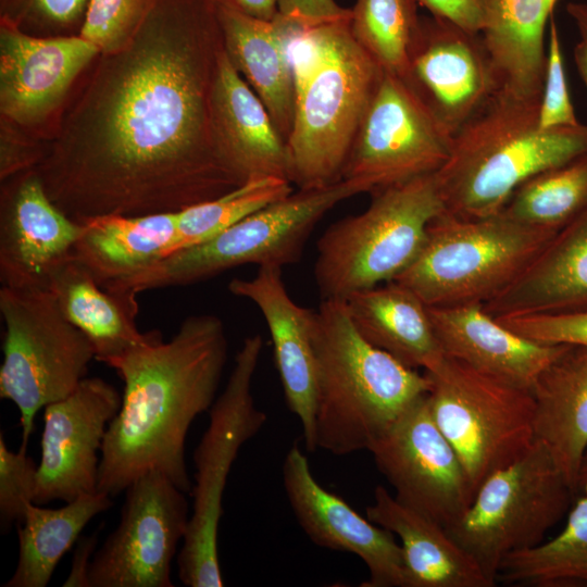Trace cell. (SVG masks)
I'll return each mask as SVG.
<instances>
[{
    "label": "cell",
    "mask_w": 587,
    "mask_h": 587,
    "mask_svg": "<svg viewBox=\"0 0 587 587\" xmlns=\"http://www.w3.org/2000/svg\"><path fill=\"white\" fill-rule=\"evenodd\" d=\"M224 36L215 0H152L134 38L77 78L34 168L82 223L179 212L240 186L215 143L211 100Z\"/></svg>",
    "instance_id": "6da1fadb"
},
{
    "label": "cell",
    "mask_w": 587,
    "mask_h": 587,
    "mask_svg": "<svg viewBox=\"0 0 587 587\" xmlns=\"http://www.w3.org/2000/svg\"><path fill=\"white\" fill-rule=\"evenodd\" d=\"M226 360L223 321L198 314L185 319L168 341L154 330L104 362L124 388L100 452L99 492L113 498L140 475L158 471L190 494L186 437L192 421L213 405Z\"/></svg>",
    "instance_id": "7a4b0ae2"
},
{
    "label": "cell",
    "mask_w": 587,
    "mask_h": 587,
    "mask_svg": "<svg viewBox=\"0 0 587 587\" xmlns=\"http://www.w3.org/2000/svg\"><path fill=\"white\" fill-rule=\"evenodd\" d=\"M296 88L286 141L289 180L299 189L342 179L353 140L383 75L357 43L350 18L299 25L288 43Z\"/></svg>",
    "instance_id": "3957f363"
},
{
    "label": "cell",
    "mask_w": 587,
    "mask_h": 587,
    "mask_svg": "<svg viewBox=\"0 0 587 587\" xmlns=\"http://www.w3.org/2000/svg\"><path fill=\"white\" fill-rule=\"evenodd\" d=\"M539 102L500 89L452 136L435 173L445 212L496 215L526 179L587 154V125L541 129Z\"/></svg>",
    "instance_id": "277c9868"
},
{
    "label": "cell",
    "mask_w": 587,
    "mask_h": 587,
    "mask_svg": "<svg viewBox=\"0 0 587 587\" xmlns=\"http://www.w3.org/2000/svg\"><path fill=\"white\" fill-rule=\"evenodd\" d=\"M315 446L335 455L369 450L428 394L425 372L373 346L357 330L344 299L316 311Z\"/></svg>",
    "instance_id": "5b68a950"
},
{
    "label": "cell",
    "mask_w": 587,
    "mask_h": 587,
    "mask_svg": "<svg viewBox=\"0 0 587 587\" xmlns=\"http://www.w3.org/2000/svg\"><path fill=\"white\" fill-rule=\"evenodd\" d=\"M372 190L367 182L358 178L298 189L210 239L179 249L107 288L137 296L141 291L203 282L246 264L282 268L301 258L309 236L326 212L342 200Z\"/></svg>",
    "instance_id": "8992f818"
},
{
    "label": "cell",
    "mask_w": 587,
    "mask_h": 587,
    "mask_svg": "<svg viewBox=\"0 0 587 587\" xmlns=\"http://www.w3.org/2000/svg\"><path fill=\"white\" fill-rule=\"evenodd\" d=\"M372 195L362 213L335 222L317 241L314 278L322 299H345L394 280L419 255L429 223L445 211L435 173Z\"/></svg>",
    "instance_id": "52a82bcc"
},
{
    "label": "cell",
    "mask_w": 587,
    "mask_h": 587,
    "mask_svg": "<svg viewBox=\"0 0 587 587\" xmlns=\"http://www.w3.org/2000/svg\"><path fill=\"white\" fill-rule=\"evenodd\" d=\"M558 232L501 213L464 220L444 211L429 223L419 255L394 280L427 307L485 304L509 287Z\"/></svg>",
    "instance_id": "ba28073f"
},
{
    "label": "cell",
    "mask_w": 587,
    "mask_h": 587,
    "mask_svg": "<svg viewBox=\"0 0 587 587\" xmlns=\"http://www.w3.org/2000/svg\"><path fill=\"white\" fill-rule=\"evenodd\" d=\"M262 348L259 334L243 339L226 386L209 410V426L193 451L192 510L176 558L178 577L188 587L224 586L217 549L224 489L240 448L267 420L252 396Z\"/></svg>",
    "instance_id": "9c48e42d"
},
{
    "label": "cell",
    "mask_w": 587,
    "mask_h": 587,
    "mask_svg": "<svg viewBox=\"0 0 587 587\" xmlns=\"http://www.w3.org/2000/svg\"><path fill=\"white\" fill-rule=\"evenodd\" d=\"M0 313L4 323L0 398L18 409L21 446L27 448L37 412L71 395L87 377L96 353L47 288L1 286Z\"/></svg>",
    "instance_id": "30bf717a"
},
{
    "label": "cell",
    "mask_w": 587,
    "mask_h": 587,
    "mask_svg": "<svg viewBox=\"0 0 587 587\" xmlns=\"http://www.w3.org/2000/svg\"><path fill=\"white\" fill-rule=\"evenodd\" d=\"M425 374L430 382V413L475 491L535 441L530 389L497 379L446 354Z\"/></svg>",
    "instance_id": "8fae6325"
},
{
    "label": "cell",
    "mask_w": 587,
    "mask_h": 587,
    "mask_svg": "<svg viewBox=\"0 0 587 587\" xmlns=\"http://www.w3.org/2000/svg\"><path fill=\"white\" fill-rule=\"evenodd\" d=\"M574 496L547 448L535 440L519 459L490 474L463 516L446 529L496 585L501 561L541 544Z\"/></svg>",
    "instance_id": "7c38bea8"
},
{
    "label": "cell",
    "mask_w": 587,
    "mask_h": 587,
    "mask_svg": "<svg viewBox=\"0 0 587 587\" xmlns=\"http://www.w3.org/2000/svg\"><path fill=\"white\" fill-rule=\"evenodd\" d=\"M125 491L117 527L92 555L89 587H173L172 562L190 516L186 492L158 471Z\"/></svg>",
    "instance_id": "4fadbf2b"
},
{
    "label": "cell",
    "mask_w": 587,
    "mask_h": 587,
    "mask_svg": "<svg viewBox=\"0 0 587 587\" xmlns=\"http://www.w3.org/2000/svg\"><path fill=\"white\" fill-rule=\"evenodd\" d=\"M451 139L401 77L383 72L342 178L363 179L374 192L434 174L448 160Z\"/></svg>",
    "instance_id": "5bb4252c"
},
{
    "label": "cell",
    "mask_w": 587,
    "mask_h": 587,
    "mask_svg": "<svg viewBox=\"0 0 587 587\" xmlns=\"http://www.w3.org/2000/svg\"><path fill=\"white\" fill-rule=\"evenodd\" d=\"M427 395L401 414L369 451L399 502L448 528L463 516L476 491L436 424Z\"/></svg>",
    "instance_id": "9a60e30c"
},
{
    "label": "cell",
    "mask_w": 587,
    "mask_h": 587,
    "mask_svg": "<svg viewBox=\"0 0 587 587\" xmlns=\"http://www.w3.org/2000/svg\"><path fill=\"white\" fill-rule=\"evenodd\" d=\"M452 137L500 89L482 35L439 16H421L401 77Z\"/></svg>",
    "instance_id": "2e32d148"
},
{
    "label": "cell",
    "mask_w": 587,
    "mask_h": 587,
    "mask_svg": "<svg viewBox=\"0 0 587 587\" xmlns=\"http://www.w3.org/2000/svg\"><path fill=\"white\" fill-rule=\"evenodd\" d=\"M121 402L112 384L86 377L66 398L43 408L34 503H66L98 492V452Z\"/></svg>",
    "instance_id": "e0dca14e"
},
{
    "label": "cell",
    "mask_w": 587,
    "mask_h": 587,
    "mask_svg": "<svg viewBox=\"0 0 587 587\" xmlns=\"http://www.w3.org/2000/svg\"><path fill=\"white\" fill-rule=\"evenodd\" d=\"M99 50L79 35L37 37L0 21V112L23 130L58 116Z\"/></svg>",
    "instance_id": "ac0fdd59"
},
{
    "label": "cell",
    "mask_w": 587,
    "mask_h": 587,
    "mask_svg": "<svg viewBox=\"0 0 587 587\" xmlns=\"http://www.w3.org/2000/svg\"><path fill=\"white\" fill-rule=\"evenodd\" d=\"M283 483L299 525L315 545L353 553L364 562L369 578L362 587H407L396 536L321 486L297 442L285 455Z\"/></svg>",
    "instance_id": "d6986e66"
},
{
    "label": "cell",
    "mask_w": 587,
    "mask_h": 587,
    "mask_svg": "<svg viewBox=\"0 0 587 587\" xmlns=\"http://www.w3.org/2000/svg\"><path fill=\"white\" fill-rule=\"evenodd\" d=\"M1 183V286L47 288L53 268L72 257L83 224L52 202L34 168Z\"/></svg>",
    "instance_id": "ffe728a7"
},
{
    "label": "cell",
    "mask_w": 587,
    "mask_h": 587,
    "mask_svg": "<svg viewBox=\"0 0 587 587\" xmlns=\"http://www.w3.org/2000/svg\"><path fill=\"white\" fill-rule=\"evenodd\" d=\"M228 290L250 300L261 311L271 334L287 407L301 424L305 449L316 451V311L301 307L290 298L280 267L263 266L252 278H234Z\"/></svg>",
    "instance_id": "44dd1931"
},
{
    "label": "cell",
    "mask_w": 587,
    "mask_h": 587,
    "mask_svg": "<svg viewBox=\"0 0 587 587\" xmlns=\"http://www.w3.org/2000/svg\"><path fill=\"white\" fill-rule=\"evenodd\" d=\"M446 355L502 382L530 389L567 345L542 344L516 334L483 303L427 307Z\"/></svg>",
    "instance_id": "7402d4cb"
},
{
    "label": "cell",
    "mask_w": 587,
    "mask_h": 587,
    "mask_svg": "<svg viewBox=\"0 0 587 587\" xmlns=\"http://www.w3.org/2000/svg\"><path fill=\"white\" fill-rule=\"evenodd\" d=\"M211 121L217 149L241 183L264 176L289 180L286 141L225 49L212 91Z\"/></svg>",
    "instance_id": "603a6c76"
},
{
    "label": "cell",
    "mask_w": 587,
    "mask_h": 587,
    "mask_svg": "<svg viewBox=\"0 0 587 587\" xmlns=\"http://www.w3.org/2000/svg\"><path fill=\"white\" fill-rule=\"evenodd\" d=\"M226 55L268 111L285 141L292 130L296 88L289 39L299 23L262 21L218 5Z\"/></svg>",
    "instance_id": "cb8c5ba5"
},
{
    "label": "cell",
    "mask_w": 587,
    "mask_h": 587,
    "mask_svg": "<svg viewBox=\"0 0 587 587\" xmlns=\"http://www.w3.org/2000/svg\"><path fill=\"white\" fill-rule=\"evenodd\" d=\"M484 308L495 319L587 310V210Z\"/></svg>",
    "instance_id": "d4e9b609"
},
{
    "label": "cell",
    "mask_w": 587,
    "mask_h": 587,
    "mask_svg": "<svg viewBox=\"0 0 587 587\" xmlns=\"http://www.w3.org/2000/svg\"><path fill=\"white\" fill-rule=\"evenodd\" d=\"M366 517L399 538L407 587L495 586L442 525L402 504L385 487L375 488Z\"/></svg>",
    "instance_id": "484cf974"
},
{
    "label": "cell",
    "mask_w": 587,
    "mask_h": 587,
    "mask_svg": "<svg viewBox=\"0 0 587 587\" xmlns=\"http://www.w3.org/2000/svg\"><path fill=\"white\" fill-rule=\"evenodd\" d=\"M82 224L72 255L102 287L135 276L180 249L177 212L107 214Z\"/></svg>",
    "instance_id": "4316f807"
},
{
    "label": "cell",
    "mask_w": 587,
    "mask_h": 587,
    "mask_svg": "<svg viewBox=\"0 0 587 587\" xmlns=\"http://www.w3.org/2000/svg\"><path fill=\"white\" fill-rule=\"evenodd\" d=\"M534 434L577 496L587 449V347L570 346L542 371L532 388Z\"/></svg>",
    "instance_id": "83f0119b"
},
{
    "label": "cell",
    "mask_w": 587,
    "mask_h": 587,
    "mask_svg": "<svg viewBox=\"0 0 587 587\" xmlns=\"http://www.w3.org/2000/svg\"><path fill=\"white\" fill-rule=\"evenodd\" d=\"M344 301L362 337L407 366L425 372L445 357L427 305L408 287L391 280Z\"/></svg>",
    "instance_id": "f1b7e54d"
},
{
    "label": "cell",
    "mask_w": 587,
    "mask_h": 587,
    "mask_svg": "<svg viewBox=\"0 0 587 587\" xmlns=\"http://www.w3.org/2000/svg\"><path fill=\"white\" fill-rule=\"evenodd\" d=\"M47 289L63 315L88 338L99 362L147 341L154 333L138 328L137 296L102 287L73 255L53 268Z\"/></svg>",
    "instance_id": "f546056e"
},
{
    "label": "cell",
    "mask_w": 587,
    "mask_h": 587,
    "mask_svg": "<svg viewBox=\"0 0 587 587\" xmlns=\"http://www.w3.org/2000/svg\"><path fill=\"white\" fill-rule=\"evenodd\" d=\"M558 0H487L480 32L501 89L515 97L541 98L545 29Z\"/></svg>",
    "instance_id": "4dcf8cb0"
},
{
    "label": "cell",
    "mask_w": 587,
    "mask_h": 587,
    "mask_svg": "<svg viewBox=\"0 0 587 587\" xmlns=\"http://www.w3.org/2000/svg\"><path fill=\"white\" fill-rule=\"evenodd\" d=\"M112 498L102 492L80 496L58 509L29 503L17 526L16 569L3 587H45L62 557L77 542L85 526L110 509Z\"/></svg>",
    "instance_id": "1f68e13d"
},
{
    "label": "cell",
    "mask_w": 587,
    "mask_h": 587,
    "mask_svg": "<svg viewBox=\"0 0 587 587\" xmlns=\"http://www.w3.org/2000/svg\"><path fill=\"white\" fill-rule=\"evenodd\" d=\"M496 582L520 587H587V494L578 495L555 537L508 554Z\"/></svg>",
    "instance_id": "d6a6232c"
},
{
    "label": "cell",
    "mask_w": 587,
    "mask_h": 587,
    "mask_svg": "<svg viewBox=\"0 0 587 587\" xmlns=\"http://www.w3.org/2000/svg\"><path fill=\"white\" fill-rule=\"evenodd\" d=\"M587 210V154L522 183L499 212L521 224L560 230Z\"/></svg>",
    "instance_id": "836d02e7"
},
{
    "label": "cell",
    "mask_w": 587,
    "mask_h": 587,
    "mask_svg": "<svg viewBox=\"0 0 587 587\" xmlns=\"http://www.w3.org/2000/svg\"><path fill=\"white\" fill-rule=\"evenodd\" d=\"M420 18L416 0H357L350 32L383 72L403 77Z\"/></svg>",
    "instance_id": "e575fe53"
},
{
    "label": "cell",
    "mask_w": 587,
    "mask_h": 587,
    "mask_svg": "<svg viewBox=\"0 0 587 587\" xmlns=\"http://www.w3.org/2000/svg\"><path fill=\"white\" fill-rule=\"evenodd\" d=\"M292 191V184L288 179L257 177L215 199L177 212L180 249L210 239Z\"/></svg>",
    "instance_id": "d590c367"
},
{
    "label": "cell",
    "mask_w": 587,
    "mask_h": 587,
    "mask_svg": "<svg viewBox=\"0 0 587 587\" xmlns=\"http://www.w3.org/2000/svg\"><path fill=\"white\" fill-rule=\"evenodd\" d=\"M152 0H88L79 36L99 53L121 50L134 38Z\"/></svg>",
    "instance_id": "8d00e7d4"
},
{
    "label": "cell",
    "mask_w": 587,
    "mask_h": 587,
    "mask_svg": "<svg viewBox=\"0 0 587 587\" xmlns=\"http://www.w3.org/2000/svg\"><path fill=\"white\" fill-rule=\"evenodd\" d=\"M88 0H0V21L37 37L79 35Z\"/></svg>",
    "instance_id": "74e56055"
},
{
    "label": "cell",
    "mask_w": 587,
    "mask_h": 587,
    "mask_svg": "<svg viewBox=\"0 0 587 587\" xmlns=\"http://www.w3.org/2000/svg\"><path fill=\"white\" fill-rule=\"evenodd\" d=\"M20 446L13 452L0 434V525L7 533L12 524L24 521L27 507L34 502L38 465Z\"/></svg>",
    "instance_id": "f35d334b"
},
{
    "label": "cell",
    "mask_w": 587,
    "mask_h": 587,
    "mask_svg": "<svg viewBox=\"0 0 587 587\" xmlns=\"http://www.w3.org/2000/svg\"><path fill=\"white\" fill-rule=\"evenodd\" d=\"M538 124L541 129L571 127L579 124L569 93L558 27L552 16L550 17L546 49L545 77L539 102Z\"/></svg>",
    "instance_id": "ab89813d"
},
{
    "label": "cell",
    "mask_w": 587,
    "mask_h": 587,
    "mask_svg": "<svg viewBox=\"0 0 587 587\" xmlns=\"http://www.w3.org/2000/svg\"><path fill=\"white\" fill-rule=\"evenodd\" d=\"M497 320L516 334L538 342L587 347V310Z\"/></svg>",
    "instance_id": "60d3db41"
},
{
    "label": "cell",
    "mask_w": 587,
    "mask_h": 587,
    "mask_svg": "<svg viewBox=\"0 0 587 587\" xmlns=\"http://www.w3.org/2000/svg\"><path fill=\"white\" fill-rule=\"evenodd\" d=\"M43 153L42 141L37 137H26L23 129L1 118L0 179L5 180L16 174L35 168Z\"/></svg>",
    "instance_id": "b9f144b4"
},
{
    "label": "cell",
    "mask_w": 587,
    "mask_h": 587,
    "mask_svg": "<svg viewBox=\"0 0 587 587\" xmlns=\"http://www.w3.org/2000/svg\"><path fill=\"white\" fill-rule=\"evenodd\" d=\"M278 13L303 26H315L351 17V9L339 5L335 0H279Z\"/></svg>",
    "instance_id": "7bdbcfd3"
},
{
    "label": "cell",
    "mask_w": 587,
    "mask_h": 587,
    "mask_svg": "<svg viewBox=\"0 0 587 587\" xmlns=\"http://www.w3.org/2000/svg\"><path fill=\"white\" fill-rule=\"evenodd\" d=\"M434 16L453 22L467 32L479 34L485 24L487 0H416Z\"/></svg>",
    "instance_id": "ee69618b"
},
{
    "label": "cell",
    "mask_w": 587,
    "mask_h": 587,
    "mask_svg": "<svg viewBox=\"0 0 587 587\" xmlns=\"http://www.w3.org/2000/svg\"><path fill=\"white\" fill-rule=\"evenodd\" d=\"M98 532L92 535L79 537L67 578L64 580V587H89L88 572L89 565L98 545Z\"/></svg>",
    "instance_id": "f6af8a7d"
},
{
    "label": "cell",
    "mask_w": 587,
    "mask_h": 587,
    "mask_svg": "<svg viewBox=\"0 0 587 587\" xmlns=\"http://www.w3.org/2000/svg\"><path fill=\"white\" fill-rule=\"evenodd\" d=\"M278 1L279 0H215L220 7L262 21H272L277 16Z\"/></svg>",
    "instance_id": "bcb514c9"
},
{
    "label": "cell",
    "mask_w": 587,
    "mask_h": 587,
    "mask_svg": "<svg viewBox=\"0 0 587 587\" xmlns=\"http://www.w3.org/2000/svg\"><path fill=\"white\" fill-rule=\"evenodd\" d=\"M566 11L575 22L580 39L587 41V3L571 2L567 4Z\"/></svg>",
    "instance_id": "7dc6e473"
},
{
    "label": "cell",
    "mask_w": 587,
    "mask_h": 587,
    "mask_svg": "<svg viewBox=\"0 0 587 587\" xmlns=\"http://www.w3.org/2000/svg\"><path fill=\"white\" fill-rule=\"evenodd\" d=\"M574 60L579 76L587 88V41L582 40L574 48Z\"/></svg>",
    "instance_id": "c3c4849f"
},
{
    "label": "cell",
    "mask_w": 587,
    "mask_h": 587,
    "mask_svg": "<svg viewBox=\"0 0 587 587\" xmlns=\"http://www.w3.org/2000/svg\"><path fill=\"white\" fill-rule=\"evenodd\" d=\"M587 494V449L584 453L577 482V496Z\"/></svg>",
    "instance_id": "681fc988"
}]
</instances>
